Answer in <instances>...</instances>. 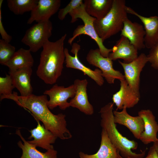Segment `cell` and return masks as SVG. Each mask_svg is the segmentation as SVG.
<instances>
[{
  "label": "cell",
  "instance_id": "1",
  "mask_svg": "<svg viewBox=\"0 0 158 158\" xmlns=\"http://www.w3.org/2000/svg\"><path fill=\"white\" fill-rule=\"evenodd\" d=\"M4 99L13 100L20 106L28 109L36 121H41L45 128L57 138L64 140L72 137L71 132L67 128L66 115L62 113L55 115L50 111L48 106L47 95L38 96L32 94L23 97L13 92L10 95L2 97V99Z\"/></svg>",
  "mask_w": 158,
  "mask_h": 158
},
{
  "label": "cell",
  "instance_id": "2",
  "mask_svg": "<svg viewBox=\"0 0 158 158\" xmlns=\"http://www.w3.org/2000/svg\"><path fill=\"white\" fill-rule=\"evenodd\" d=\"M66 36L65 34L54 42L48 40L42 47L36 74L46 84L55 83L61 74L65 61L64 44Z\"/></svg>",
  "mask_w": 158,
  "mask_h": 158
},
{
  "label": "cell",
  "instance_id": "3",
  "mask_svg": "<svg viewBox=\"0 0 158 158\" xmlns=\"http://www.w3.org/2000/svg\"><path fill=\"white\" fill-rule=\"evenodd\" d=\"M114 104L113 102H109L100 110V125L102 128L105 131L121 156L125 158H143L145 151L139 154L133 152L132 150H136L138 147L137 142L123 136L118 130L114 120Z\"/></svg>",
  "mask_w": 158,
  "mask_h": 158
},
{
  "label": "cell",
  "instance_id": "4",
  "mask_svg": "<svg viewBox=\"0 0 158 158\" xmlns=\"http://www.w3.org/2000/svg\"><path fill=\"white\" fill-rule=\"evenodd\" d=\"M126 6L124 0H113L107 14L101 20L94 21L95 30L103 42L122 30L124 22L128 18Z\"/></svg>",
  "mask_w": 158,
  "mask_h": 158
},
{
  "label": "cell",
  "instance_id": "5",
  "mask_svg": "<svg viewBox=\"0 0 158 158\" xmlns=\"http://www.w3.org/2000/svg\"><path fill=\"white\" fill-rule=\"evenodd\" d=\"M69 14L71 17V23L75 22L79 18L83 21L84 25L78 26L74 30L72 37L68 40V43L71 45L73 41L78 36L82 35H87L95 42L101 55L104 57H108L109 54L112 51V49L107 48L103 44V41L97 34L94 27V22L96 19L86 12L84 4Z\"/></svg>",
  "mask_w": 158,
  "mask_h": 158
},
{
  "label": "cell",
  "instance_id": "6",
  "mask_svg": "<svg viewBox=\"0 0 158 158\" xmlns=\"http://www.w3.org/2000/svg\"><path fill=\"white\" fill-rule=\"evenodd\" d=\"M52 29L49 20L37 23L27 30L21 41L29 47L31 52H36L51 37Z\"/></svg>",
  "mask_w": 158,
  "mask_h": 158
},
{
  "label": "cell",
  "instance_id": "7",
  "mask_svg": "<svg viewBox=\"0 0 158 158\" xmlns=\"http://www.w3.org/2000/svg\"><path fill=\"white\" fill-rule=\"evenodd\" d=\"M86 59L90 64L99 68L102 75L109 84H114L115 80H125L124 75L113 67V61L109 57H105L101 54L99 48L91 49L88 53Z\"/></svg>",
  "mask_w": 158,
  "mask_h": 158
},
{
  "label": "cell",
  "instance_id": "8",
  "mask_svg": "<svg viewBox=\"0 0 158 158\" xmlns=\"http://www.w3.org/2000/svg\"><path fill=\"white\" fill-rule=\"evenodd\" d=\"M80 49V46L78 43H75L73 44L71 51L74 55V56L69 54L67 48L64 49L65 62L66 67L81 71L84 75H87L94 80L97 85L99 86H102L104 80L102 75L101 71L99 68L92 70L82 63L78 56V52Z\"/></svg>",
  "mask_w": 158,
  "mask_h": 158
},
{
  "label": "cell",
  "instance_id": "9",
  "mask_svg": "<svg viewBox=\"0 0 158 158\" xmlns=\"http://www.w3.org/2000/svg\"><path fill=\"white\" fill-rule=\"evenodd\" d=\"M123 68L125 80L130 86L137 94L139 92L140 73L148 62L147 55L141 53L133 61L128 63L118 61Z\"/></svg>",
  "mask_w": 158,
  "mask_h": 158
},
{
  "label": "cell",
  "instance_id": "10",
  "mask_svg": "<svg viewBox=\"0 0 158 158\" xmlns=\"http://www.w3.org/2000/svg\"><path fill=\"white\" fill-rule=\"evenodd\" d=\"M75 93V87L73 84L67 87L54 85L50 89L45 90L43 94L49 97L48 106L50 109L58 106L61 109L65 110L70 107L68 99L73 98Z\"/></svg>",
  "mask_w": 158,
  "mask_h": 158
},
{
  "label": "cell",
  "instance_id": "11",
  "mask_svg": "<svg viewBox=\"0 0 158 158\" xmlns=\"http://www.w3.org/2000/svg\"><path fill=\"white\" fill-rule=\"evenodd\" d=\"M60 0H38L35 7L31 11L30 17L27 23L32 24L49 20L51 17L59 10Z\"/></svg>",
  "mask_w": 158,
  "mask_h": 158
},
{
  "label": "cell",
  "instance_id": "12",
  "mask_svg": "<svg viewBox=\"0 0 158 158\" xmlns=\"http://www.w3.org/2000/svg\"><path fill=\"white\" fill-rule=\"evenodd\" d=\"M88 83L86 79H76L74 80L73 84L75 93L69 103L70 107L77 108L86 115H91L93 114L94 110L88 99L87 92Z\"/></svg>",
  "mask_w": 158,
  "mask_h": 158
},
{
  "label": "cell",
  "instance_id": "13",
  "mask_svg": "<svg viewBox=\"0 0 158 158\" xmlns=\"http://www.w3.org/2000/svg\"><path fill=\"white\" fill-rule=\"evenodd\" d=\"M119 90L113 95V103L117 107V110L123 107H133L139 102L140 95L136 94L125 80H121Z\"/></svg>",
  "mask_w": 158,
  "mask_h": 158
},
{
  "label": "cell",
  "instance_id": "14",
  "mask_svg": "<svg viewBox=\"0 0 158 158\" xmlns=\"http://www.w3.org/2000/svg\"><path fill=\"white\" fill-rule=\"evenodd\" d=\"M113 114L114 121L115 123L126 126L135 138L140 139L144 130V123L141 117L138 115L133 116L130 115L125 107L121 111H113Z\"/></svg>",
  "mask_w": 158,
  "mask_h": 158
},
{
  "label": "cell",
  "instance_id": "15",
  "mask_svg": "<svg viewBox=\"0 0 158 158\" xmlns=\"http://www.w3.org/2000/svg\"><path fill=\"white\" fill-rule=\"evenodd\" d=\"M112 49V51L108 57L112 61L121 59L123 60V62L128 63L138 56V50L126 37L123 36H121Z\"/></svg>",
  "mask_w": 158,
  "mask_h": 158
},
{
  "label": "cell",
  "instance_id": "16",
  "mask_svg": "<svg viewBox=\"0 0 158 158\" xmlns=\"http://www.w3.org/2000/svg\"><path fill=\"white\" fill-rule=\"evenodd\" d=\"M145 30L142 25L137 22H132L128 18L124 22L121 36L126 37L138 50L145 47Z\"/></svg>",
  "mask_w": 158,
  "mask_h": 158
},
{
  "label": "cell",
  "instance_id": "17",
  "mask_svg": "<svg viewBox=\"0 0 158 158\" xmlns=\"http://www.w3.org/2000/svg\"><path fill=\"white\" fill-rule=\"evenodd\" d=\"M126 10L127 13L136 16L143 23L146 33L145 37V46L147 48L150 49L158 41V17L143 16L127 6L126 7Z\"/></svg>",
  "mask_w": 158,
  "mask_h": 158
},
{
  "label": "cell",
  "instance_id": "18",
  "mask_svg": "<svg viewBox=\"0 0 158 158\" xmlns=\"http://www.w3.org/2000/svg\"><path fill=\"white\" fill-rule=\"evenodd\" d=\"M138 114L142 117L144 123V130L140 135V140L145 145L157 141L158 124L152 112L149 109H142Z\"/></svg>",
  "mask_w": 158,
  "mask_h": 158
},
{
  "label": "cell",
  "instance_id": "19",
  "mask_svg": "<svg viewBox=\"0 0 158 158\" xmlns=\"http://www.w3.org/2000/svg\"><path fill=\"white\" fill-rule=\"evenodd\" d=\"M32 68H24L15 70H9L13 85L20 92L21 96L27 97L32 94L33 88L31 84Z\"/></svg>",
  "mask_w": 158,
  "mask_h": 158
},
{
  "label": "cell",
  "instance_id": "20",
  "mask_svg": "<svg viewBox=\"0 0 158 158\" xmlns=\"http://www.w3.org/2000/svg\"><path fill=\"white\" fill-rule=\"evenodd\" d=\"M36 121L37 127L29 131L31 135L28 139H34L28 142L36 147H39L47 150L54 149L52 144L55 142L57 138L43 125H42L40 121Z\"/></svg>",
  "mask_w": 158,
  "mask_h": 158
},
{
  "label": "cell",
  "instance_id": "21",
  "mask_svg": "<svg viewBox=\"0 0 158 158\" xmlns=\"http://www.w3.org/2000/svg\"><path fill=\"white\" fill-rule=\"evenodd\" d=\"M119 152L112 143L106 132L102 128L99 148L95 154H89L80 152V158H118Z\"/></svg>",
  "mask_w": 158,
  "mask_h": 158
},
{
  "label": "cell",
  "instance_id": "22",
  "mask_svg": "<svg viewBox=\"0 0 158 158\" xmlns=\"http://www.w3.org/2000/svg\"><path fill=\"white\" fill-rule=\"evenodd\" d=\"M16 134L20 137L23 142V144L20 140L17 143L18 146L22 151L20 158H57V152L54 149L47 150L44 153L42 152L25 140L19 130H16Z\"/></svg>",
  "mask_w": 158,
  "mask_h": 158
},
{
  "label": "cell",
  "instance_id": "23",
  "mask_svg": "<svg viewBox=\"0 0 158 158\" xmlns=\"http://www.w3.org/2000/svg\"><path fill=\"white\" fill-rule=\"evenodd\" d=\"M113 0H84V5L86 12L99 20L103 18L112 7Z\"/></svg>",
  "mask_w": 158,
  "mask_h": 158
},
{
  "label": "cell",
  "instance_id": "24",
  "mask_svg": "<svg viewBox=\"0 0 158 158\" xmlns=\"http://www.w3.org/2000/svg\"><path fill=\"white\" fill-rule=\"evenodd\" d=\"M29 49L21 48L16 51L5 65L9 70H15L24 68H32L34 60Z\"/></svg>",
  "mask_w": 158,
  "mask_h": 158
},
{
  "label": "cell",
  "instance_id": "25",
  "mask_svg": "<svg viewBox=\"0 0 158 158\" xmlns=\"http://www.w3.org/2000/svg\"><path fill=\"white\" fill-rule=\"evenodd\" d=\"M38 0H8L7 6L10 11L16 15H22L31 11L37 5Z\"/></svg>",
  "mask_w": 158,
  "mask_h": 158
},
{
  "label": "cell",
  "instance_id": "26",
  "mask_svg": "<svg viewBox=\"0 0 158 158\" xmlns=\"http://www.w3.org/2000/svg\"><path fill=\"white\" fill-rule=\"evenodd\" d=\"M16 51L14 46L2 39L0 40V63L1 65H5Z\"/></svg>",
  "mask_w": 158,
  "mask_h": 158
},
{
  "label": "cell",
  "instance_id": "27",
  "mask_svg": "<svg viewBox=\"0 0 158 158\" xmlns=\"http://www.w3.org/2000/svg\"><path fill=\"white\" fill-rule=\"evenodd\" d=\"M15 88L9 74H6L5 77H0V97L11 95L13 93L12 90Z\"/></svg>",
  "mask_w": 158,
  "mask_h": 158
},
{
  "label": "cell",
  "instance_id": "28",
  "mask_svg": "<svg viewBox=\"0 0 158 158\" xmlns=\"http://www.w3.org/2000/svg\"><path fill=\"white\" fill-rule=\"evenodd\" d=\"M83 3L82 0H71L64 8L60 9L58 14V18L60 20H63L68 14H69L75 8Z\"/></svg>",
  "mask_w": 158,
  "mask_h": 158
},
{
  "label": "cell",
  "instance_id": "29",
  "mask_svg": "<svg viewBox=\"0 0 158 158\" xmlns=\"http://www.w3.org/2000/svg\"><path fill=\"white\" fill-rule=\"evenodd\" d=\"M148 54L147 55L148 62L151 66L158 71V41L150 48Z\"/></svg>",
  "mask_w": 158,
  "mask_h": 158
},
{
  "label": "cell",
  "instance_id": "30",
  "mask_svg": "<svg viewBox=\"0 0 158 158\" xmlns=\"http://www.w3.org/2000/svg\"><path fill=\"white\" fill-rule=\"evenodd\" d=\"M3 1V0H0V33L2 39L9 43L12 39V37L9 35L5 30L2 20L1 7Z\"/></svg>",
  "mask_w": 158,
  "mask_h": 158
},
{
  "label": "cell",
  "instance_id": "31",
  "mask_svg": "<svg viewBox=\"0 0 158 158\" xmlns=\"http://www.w3.org/2000/svg\"><path fill=\"white\" fill-rule=\"evenodd\" d=\"M118 158H132L130 157L125 158L121 156L119 153L118 154ZM144 158H158L157 154L154 147L152 145L149 150L147 155Z\"/></svg>",
  "mask_w": 158,
  "mask_h": 158
},
{
  "label": "cell",
  "instance_id": "32",
  "mask_svg": "<svg viewBox=\"0 0 158 158\" xmlns=\"http://www.w3.org/2000/svg\"><path fill=\"white\" fill-rule=\"evenodd\" d=\"M153 145L156 150L158 157V140L155 142H153Z\"/></svg>",
  "mask_w": 158,
  "mask_h": 158
},
{
  "label": "cell",
  "instance_id": "33",
  "mask_svg": "<svg viewBox=\"0 0 158 158\" xmlns=\"http://www.w3.org/2000/svg\"></svg>",
  "mask_w": 158,
  "mask_h": 158
},
{
  "label": "cell",
  "instance_id": "34",
  "mask_svg": "<svg viewBox=\"0 0 158 158\" xmlns=\"http://www.w3.org/2000/svg\"></svg>",
  "mask_w": 158,
  "mask_h": 158
}]
</instances>
